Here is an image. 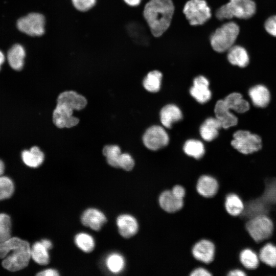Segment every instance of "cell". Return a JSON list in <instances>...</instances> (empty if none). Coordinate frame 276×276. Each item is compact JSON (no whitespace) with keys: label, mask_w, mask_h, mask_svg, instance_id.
<instances>
[{"label":"cell","mask_w":276,"mask_h":276,"mask_svg":"<svg viewBox=\"0 0 276 276\" xmlns=\"http://www.w3.org/2000/svg\"><path fill=\"white\" fill-rule=\"evenodd\" d=\"M175 7L172 0H150L143 10V16L152 35L161 36L171 25Z\"/></svg>","instance_id":"obj_1"},{"label":"cell","mask_w":276,"mask_h":276,"mask_svg":"<svg viewBox=\"0 0 276 276\" xmlns=\"http://www.w3.org/2000/svg\"><path fill=\"white\" fill-rule=\"evenodd\" d=\"M31 256L29 243L18 237H11L0 243V258L2 266L10 271H16L27 267Z\"/></svg>","instance_id":"obj_2"},{"label":"cell","mask_w":276,"mask_h":276,"mask_svg":"<svg viewBox=\"0 0 276 276\" xmlns=\"http://www.w3.org/2000/svg\"><path fill=\"white\" fill-rule=\"evenodd\" d=\"M256 11V5L252 0H229L217 10L215 15L220 20L234 17L248 19L255 14Z\"/></svg>","instance_id":"obj_3"},{"label":"cell","mask_w":276,"mask_h":276,"mask_svg":"<svg viewBox=\"0 0 276 276\" xmlns=\"http://www.w3.org/2000/svg\"><path fill=\"white\" fill-rule=\"evenodd\" d=\"M245 229L250 237L262 247L272 236L274 223L267 215L260 214L247 220Z\"/></svg>","instance_id":"obj_4"},{"label":"cell","mask_w":276,"mask_h":276,"mask_svg":"<svg viewBox=\"0 0 276 276\" xmlns=\"http://www.w3.org/2000/svg\"><path fill=\"white\" fill-rule=\"evenodd\" d=\"M239 32V27L236 22L229 21L224 24L211 35V47L218 53L227 51L235 45Z\"/></svg>","instance_id":"obj_5"},{"label":"cell","mask_w":276,"mask_h":276,"mask_svg":"<svg viewBox=\"0 0 276 276\" xmlns=\"http://www.w3.org/2000/svg\"><path fill=\"white\" fill-rule=\"evenodd\" d=\"M182 12L191 26L202 25L212 16L211 8L205 0H189Z\"/></svg>","instance_id":"obj_6"},{"label":"cell","mask_w":276,"mask_h":276,"mask_svg":"<svg viewBox=\"0 0 276 276\" xmlns=\"http://www.w3.org/2000/svg\"><path fill=\"white\" fill-rule=\"evenodd\" d=\"M232 146L243 154H249L260 150L262 148L261 137L248 131L238 130L233 135Z\"/></svg>","instance_id":"obj_7"},{"label":"cell","mask_w":276,"mask_h":276,"mask_svg":"<svg viewBox=\"0 0 276 276\" xmlns=\"http://www.w3.org/2000/svg\"><path fill=\"white\" fill-rule=\"evenodd\" d=\"M45 18L38 13H31L19 18L17 22L18 30L31 36H40L44 33Z\"/></svg>","instance_id":"obj_8"},{"label":"cell","mask_w":276,"mask_h":276,"mask_svg":"<svg viewBox=\"0 0 276 276\" xmlns=\"http://www.w3.org/2000/svg\"><path fill=\"white\" fill-rule=\"evenodd\" d=\"M169 141L168 133L165 129L158 125L148 128L143 136L144 145L151 150H157L167 146Z\"/></svg>","instance_id":"obj_9"},{"label":"cell","mask_w":276,"mask_h":276,"mask_svg":"<svg viewBox=\"0 0 276 276\" xmlns=\"http://www.w3.org/2000/svg\"><path fill=\"white\" fill-rule=\"evenodd\" d=\"M74 110L64 103H57L53 110L52 120L58 128H71L76 126L79 119L73 116Z\"/></svg>","instance_id":"obj_10"},{"label":"cell","mask_w":276,"mask_h":276,"mask_svg":"<svg viewBox=\"0 0 276 276\" xmlns=\"http://www.w3.org/2000/svg\"><path fill=\"white\" fill-rule=\"evenodd\" d=\"M193 257L198 261L210 263L214 259L215 247L212 242L203 239L197 242L192 250Z\"/></svg>","instance_id":"obj_11"},{"label":"cell","mask_w":276,"mask_h":276,"mask_svg":"<svg viewBox=\"0 0 276 276\" xmlns=\"http://www.w3.org/2000/svg\"><path fill=\"white\" fill-rule=\"evenodd\" d=\"M209 81L203 76H198L193 80V85L190 90L191 95L199 103L203 104L211 98L209 88Z\"/></svg>","instance_id":"obj_12"},{"label":"cell","mask_w":276,"mask_h":276,"mask_svg":"<svg viewBox=\"0 0 276 276\" xmlns=\"http://www.w3.org/2000/svg\"><path fill=\"white\" fill-rule=\"evenodd\" d=\"M57 103L65 104L74 110H80L86 106L87 101L83 95L73 90H67L59 94Z\"/></svg>","instance_id":"obj_13"},{"label":"cell","mask_w":276,"mask_h":276,"mask_svg":"<svg viewBox=\"0 0 276 276\" xmlns=\"http://www.w3.org/2000/svg\"><path fill=\"white\" fill-rule=\"evenodd\" d=\"M82 223L95 231H99L106 223L107 219L104 214L96 209H87L81 216Z\"/></svg>","instance_id":"obj_14"},{"label":"cell","mask_w":276,"mask_h":276,"mask_svg":"<svg viewBox=\"0 0 276 276\" xmlns=\"http://www.w3.org/2000/svg\"><path fill=\"white\" fill-rule=\"evenodd\" d=\"M223 100H218L215 106L214 112L216 118L220 122L222 127L227 129L237 125V118L229 111Z\"/></svg>","instance_id":"obj_15"},{"label":"cell","mask_w":276,"mask_h":276,"mask_svg":"<svg viewBox=\"0 0 276 276\" xmlns=\"http://www.w3.org/2000/svg\"><path fill=\"white\" fill-rule=\"evenodd\" d=\"M117 224L120 235L126 238L135 235L138 231L139 225L136 219L129 214L119 216L117 220Z\"/></svg>","instance_id":"obj_16"},{"label":"cell","mask_w":276,"mask_h":276,"mask_svg":"<svg viewBox=\"0 0 276 276\" xmlns=\"http://www.w3.org/2000/svg\"><path fill=\"white\" fill-rule=\"evenodd\" d=\"M219 187L218 182L215 178L209 175H202L197 181L196 190L203 197L210 198L217 193Z\"/></svg>","instance_id":"obj_17"},{"label":"cell","mask_w":276,"mask_h":276,"mask_svg":"<svg viewBox=\"0 0 276 276\" xmlns=\"http://www.w3.org/2000/svg\"><path fill=\"white\" fill-rule=\"evenodd\" d=\"M224 209L227 214L233 217L240 216L245 208L244 202L235 193L227 194L224 199Z\"/></svg>","instance_id":"obj_18"},{"label":"cell","mask_w":276,"mask_h":276,"mask_svg":"<svg viewBox=\"0 0 276 276\" xmlns=\"http://www.w3.org/2000/svg\"><path fill=\"white\" fill-rule=\"evenodd\" d=\"M160 206L166 212L175 213L183 206V199L176 197L171 190H166L161 193L158 199Z\"/></svg>","instance_id":"obj_19"},{"label":"cell","mask_w":276,"mask_h":276,"mask_svg":"<svg viewBox=\"0 0 276 276\" xmlns=\"http://www.w3.org/2000/svg\"><path fill=\"white\" fill-rule=\"evenodd\" d=\"M182 118V114L178 106L174 104H168L160 112V120L163 125L167 128H171L172 124Z\"/></svg>","instance_id":"obj_20"},{"label":"cell","mask_w":276,"mask_h":276,"mask_svg":"<svg viewBox=\"0 0 276 276\" xmlns=\"http://www.w3.org/2000/svg\"><path fill=\"white\" fill-rule=\"evenodd\" d=\"M239 261L247 275L256 269L260 264L258 253L250 248L242 249L239 256Z\"/></svg>","instance_id":"obj_21"},{"label":"cell","mask_w":276,"mask_h":276,"mask_svg":"<svg viewBox=\"0 0 276 276\" xmlns=\"http://www.w3.org/2000/svg\"><path fill=\"white\" fill-rule=\"evenodd\" d=\"M227 58L230 63L241 67L246 66L249 61L247 51L239 45H234L227 51Z\"/></svg>","instance_id":"obj_22"},{"label":"cell","mask_w":276,"mask_h":276,"mask_svg":"<svg viewBox=\"0 0 276 276\" xmlns=\"http://www.w3.org/2000/svg\"><path fill=\"white\" fill-rule=\"evenodd\" d=\"M221 128L222 125L216 118H209L201 125L200 134L204 141H212L218 136Z\"/></svg>","instance_id":"obj_23"},{"label":"cell","mask_w":276,"mask_h":276,"mask_svg":"<svg viewBox=\"0 0 276 276\" xmlns=\"http://www.w3.org/2000/svg\"><path fill=\"white\" fill-rule=\"evenodd\" d=\"M249 96L254 105L259 107H265L269 103L270 95L268 89L263 85H257L248 91Z\"/></svg>","instance_id":"obj_24"},{"label":"cell","mask_w":276,"mask_h":276,"mask_svg":"<svg viewBox=\"0 0 276 276\" xmlns=\"http://www.w3.org/2000/svg\"><path fill=\"white\" fill-rule=\"evenodd\" d=\"M25 56L24 48L19 44H15L8 51L7 60L13 69L19 71L24 66Z\"/></svg>","instance_id":"obj_25"},{"label":"cell","mask_w":276,"mask_h":276,"mask_svg":"<svg viewBox=\"0 0 276 276\" xmlns=\"http://www.w3.org/2000/svg\"><path fill=\"white\" fill-rule=\"evenodd\" d=\"M21 157L27 166L37 168L42 164L44 155L38 147L33 146L29 150H24L22 152Z\"/></svg>","instance_id":"obj_26"},{"label":"cell","mask_w":276,"mask_h":276,"mask_svg":"<svg viewBox=\"0 0 276 276\" xmlns=\"http://www.w3.org/2000/svg\"><path fill=\"white\" fill-rule=\"evenodd\" d=\"M223 101L229 109H233L238 113H243L249 109L248 102L242 98L241 94L233 93L227 95Z\"/></svg>","instance_id":"obj_27"},{"label":"cell","mask_w":276,"mask_h":276,"mask_svg":"<svg viewBox=\"0 0 276 276\" xmlns=\"http://www.w3.org/2000/svg\"><path fill=\"white\" fill-rule=\"evenodd\" d=\"M258 256L260 263L271 268L276 267V245L268 242L260 248Z\"/></svg>","instance_id":"obj_28"},{"label":"cell","mask_w":276,"mask_h":276,"mask_svg":"<svg viewBox=\"0 0 276 276\" xmlns=\"http://www.w3.org/2000/svg\"><path fill=\"white\" fill-rule=\"evenodd\" d=\"M162 76V73L157 70L149 72L143 82L144 88L149 92H157L160 88Z\"/></svg>","instance_id":"obj_29"},{"label":"cell","mask_w":276,"mask_h":276,"mask_svg":"<svg viewBox=\"0 0 276 276\" xmlns=\"http://www.w3.org/2000/svg\"><path fill=\"white\" fill-rule=\"evenodd\" d=\"M31 256L33 260L40 265H47L50 261L48 249L41 242H36L31 247Z\"/></svg>","instance_id":"obj_30"},{"label":"cell","mask_w":276,"mask_h":276,"mask_svg":"<svg viewBox=\"0 0 276 276\" xmlns=\"http://www.w3.org/2000/svg\"><path fill=\"white\" fill-rule=\"evenodd\" d=\"M183 149L186 154L196 159L201 158L205 152L203 144L200 141L194 139L187 141Z\"/></svg>","instance_id":"obj_31"},{"label":"cell","mask_w":276,"mask_h":276,"mask_svg":"<svg viewBox=\"0 0 276 276\" xmlns=\"http://www.w3.org/2000/svg\"><path fill=\"white\" fill-rule=\"evenodd\" d=\"M106 265L110 272L118 273L124 268L125 260L121 255L118 253H112L107 257Z\"/></svg>","instance_id":"obj_32"},{"label":"cell","mask_w":276,"mask_h":276,"mask_svg":"<svg viewBox=\"0 0 276 276\" xmlns=\"http://www.w3.org/2000/svg\"><path fill=\"white\" fill-rule=\"evenodd\" d=\"M103 154L106 157L107 163L112 167L119 168L118 159L121 153L120 147L116 145H108L104 147Z\"/></svg>","instance_id":"obj_33"},{"label":"cell","mask_w":276,"mask_h":276,"mask_svg":"<svg viewBox=\"0 0 276 276\" xmlns=\"http://www.w3.org/2000/svg\"><path fill=\"white\" fill-rule=\"evenodd\" d=\"M76 245L82 251L90 252L95 247V241L93 238L86 233H81L75 238Z\"/></svg>","instance_id":"obj_34"},{"label":"cell","mask_w":276,"mask_h":276,"mask_svg":"<svg viewBox=\"0 0 276 276\" xmlns=\"http://www.w3.org/2000/svg\"><path fill=\"white\" fill-rule=\"evenodd\" d=\"M11 237V220L10 216L0 213V243Z\"/></svg>","instance_id":"obj_35"},{"label":"cell","mask_w":276,"mask_h":276,"mask_svg":"<svg viewBox=\"0 0 276 276\" xmlns=\"http://www.w3.org/2000/svg\"><path fill=\"white\" fill-rule=\"evenodd\" d=\"M14 192V185L11 178L0 176V200L9 198Z\"/></svg>","instance_id":"obj_36"},{"label":"cell","mask_w":276,"mask_h":276,"mask_svg":"<svg viewBox=\"0 0 276 276\" xmlns=\"http://www.w3.org/2000/svg\"><path fill=\"white\" fill-rule=\"evenodd\" d=\"M134 166V161L128 153H121L118 159V167L126 171L131 170Z\"/></svg>","instance_id":"obj_37"},{"label":"cell","mask_w":276,"mask_h":276,"mask_svg":"<svg viewBox=\"0 0 276 276\" xmlns=\"http://www.w3.org/2000/svg\"><path fill=\"white\" fill-rule=\"evenodd\" d=\"M72 2L77 10L85 12L95 6L96 0H72Z\"/></svg>","instance_id":"obj_38"},{"label":"cell","mask_w":276,"mask_h":276,"mask_svg":"<svg viewBox=\"0 0 276 276\" xmlns=\"http://www.w3.org/2000/svg\"><path fill=\"white\" fill-rule=\"evenodd\" d=\"M264 28L270 35L276 37V15L270 16L265 21Z\"/></svg>","instance_id":"obj_39"},{"label":"cell","mask_w":276,"mask_h":276,"mask_svg":"<svg viewBox=\"0 0 276 276\" xmlns=\"http://www.w3.org/2000/svg\"><path fill=\"white\" fill-rule=\"evenodd\" d=\"M171 191L176 197L180 199H183L186 193L183 187L180 185L174 186Z\"/></svg>","instance_id":"obj_40"},{"label":"cell","mask_w":276,"mask_h":276,"mask_svg":"<svg viewBox=\"0 0 276 276\" xmlns=\"http://www.w3.org/2000/svg\"><path fill=\"white\" fill-rule=\"evenodd\" d=\"M192 276H210L212 274L206 269L203 268H197L190 274Z\"/></svg>","instance_id":"obj_41"},{"label":"cell","mask_w":276,"mask_h":276,"mask_svg":"<svg viewBox=\"0 0 276 276\" xmlns=\"http://www.w3.org/2000/svg\"><path fill=\"white\" fill-rule=\"evenodd\" d=\"M228 276H247L246 271L241 268H236L230 270L227 273Z\"/></svg>","instance_id":"obj_42"},{"label":"cell","mask_w":276,"mask_h":276,"mask_svg":"<svg viewBox=\"0 0 276 276\" xmlns=\"http://www.w3.org/2000/svg\"><path fill=\"white\" fill-rule=\"evenodd\" d=\"M38 276H58L59 273L58 271L53 269H48L41 271L37 274Z\"/></svg>","instance_id":"obj_43"},{"label":"cell","mask_w":276,"mask_h":276,"mask_svg":"<svg viewBox=\"0 0 276 276\" xmlns=\"http://www.w3.org/2000/svg\"><path fill=\"white\" fill-rule=\"evenodd\" d=\"M128 6L135 7L139 5L142 0H123Z\"/></svg>","instance_id":"obj_44"},{"label":"cell","mask_w":276,"mask_h":276,"mask_svg":"<svg viewBox=\"0 0 276 276\" xmlns=\"http://www.w3.org/2000/svg\"><path fill=\"white\" fill-rule=\"evenodd\" d=\"M41 242L48 250L52 248V244L50 240L47 239H43L41 241Z\"/></svg>","instance_id":"obj_45"},{"label":"cell","mask_w":276,"mask_h":276,"mask_svg":"<svg viewBox=\"0 0 276 276\" xmlns=\"http://www.w3.org/2000/svg\"><path fill=\"white\" fill-rule=\"evenodd\" d=\"M5 60V55L3 53L0 51V69L2 65L3 64Z\"/></svg>","instance_id":"obj_46"},{"label":"cell","mask_w":276,"mask_h":276,"mask_svg":"<svg viewBox=\"0 0 276 276\" xmlns=\"http://www.w3.org/2000/svg\"><path fill=\"white\" fill-rule=\"evenodd\" d=\"M5 170V165L2 160L0 159V176L4 173Z\"/></svg>","instance_id":"obj_47"}]
</instances>
